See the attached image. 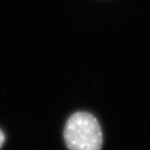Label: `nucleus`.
Masks as SVG:
<instances>
[{"instance_id": "nucleus-1", "label": "nucleus", "mask_w": 150, "mask_h": 150, "mask_svg": "<svg viewBox=\"0 0 150 150\" xmlns=\"http://www.w3.org/2000/svg\"><path fill=\"white\" fill-rule=\"evenodd\" d=\"M69 150H100L103 144L101 127L91 113L78 112L70 116L64 131Z\"/></svg>"}, {"instance_id": "nucleus-2", "label": "nucleus", "mask_w": 150, "mask_h": 150, "mask_svg": "<svg viewBox=\"0 0 150 150\" xmlns=\"http://www.w3.org/2000/svg\"><path fill=\"white\" fill-rule=\"evenodd\" d=\"M5 140V135L4 134V132L0 129V148L2 147V145L4 144Z\"/></svg>"}]
</instances>
